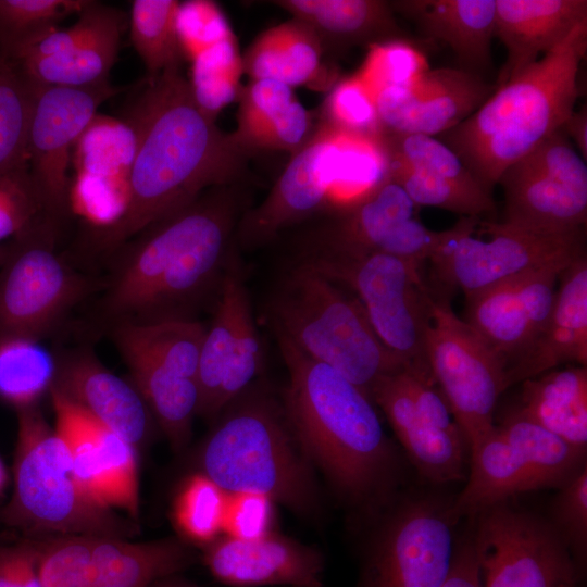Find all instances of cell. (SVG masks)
Listing matches in <instances>:
<instances>
[{
	"label": "cell",
	"instance_id": "1",
	"mask_svg": "<svg viewBox=\"0 0 587 587\" xmlns=\"http://www.w3.org/2000/svg\"><path fill=\"white\" fill-rule=\"evenodd\" d=\"M137 147L126 213L105 229L85 227L74 258L102 261L145 227L216 186L239 184L248 153L196 103L180 68L148 76L127 110Z\"/></svg>",
	"mask_w": 587,
	"mask_h": 587
},
{
	"label": "cell",
	"instance_id": "2",
	"mask_svg": "<svg viewBox=\"0 0 587 587\" xmlns=\"http://www.w3.org/2000/svg\"><path fill=\"white\" fill-rule=\"evenodd\" d=\"M242 209L239 184L212 187L114 249L102 260L95 323L107 332L193 319L195 308L218 289Z\"/></svg>",
	"mask_w": 587,
	"mask_h": 587
},
{
	"label": "cell",
	"instance_id": "3",
	"mask_svg": "<svg viewBox=\"0 0 587 587\" xmlns=\"http://www.w3.org/2000/svg\"><path fill=\"white\" fill-rule=\"evenodd\" d=\"M275 334L288 371L283 408L309 460L351 505L385 503L400 483L401 461L372 398Z\"/></svg>",
	"mask_w": 587,
	"mask_h": 587
},
{
	"label": "cell",
	"instance_id": "4",
	"mask_svg": "<svg viewBox=\"0 0 587 587\" xmlns=\"http://www.w3.org/2000/svg\"><path fill=\"white\" fill-rule=\"evenodd\" d=\"M587 22L491 96L466 120L438 136L489 191L511 164L560 129L578 98Z\"/></svg>",
	"mask_w": 587,
	"mask_h": 587
},
{
	"label": "cell",
	"instance_id": "5",
	"mask_svg": "<svg viewBox=\"0 0 587 587\" xmlns=\"http://www.w3.org/2000/svg\"><path fill=\"white\" fill-rule=\"evenodd\" d=\"M201 458L203 473L227 494L263 495L301 515L317 505L310 460L284 408L259 390L242 392L225 410Z\"/></svg>",
	"mask_w": 587,
	"mask_h": 587
},
{
	"label": "cell",
	"instance_id": "6",
	"mask_svg": "<svg viewBox=\"0 0 587 587\" xmlns=\"http://www.w3.org/2000/svg\"><path fill=\"white\" fill-rule=\"evenodd\" d=\"M271 314L275 333L369 396L380 378L407 367L376 336L359 300L302 262L279 286Z\"/></svg>",
	"mask_w": 587,
	"mask_h": 587
},
{
	"label": "cell",
	"instance_id": "7",
	"mask_svg": "<svg viewBox=\"0 0 587 587\" xmlns=\"http://www.w3.org/2000/svg\"><path fill=\"white\" fill-rule=\"evenodd\" d=\"M14 489L4 521L28 535H133L135 525L95 503L82 489L68 449L38 404L16 410Z\"/></svg>",
	"mask_w": 587,
	"mask_h": 587
},
{
	"label": "cell",
	"instance_id": "8",
	"mask_svg": "<svg viewBox=\"0 0 587 587\" xmlns=\"http://www.w3.org/2000/svg\"><path fill=\"white\" fill-rule=\"evenodd\" d=\"M63 226L43 212L4 243L0 341H40L55 334L73 310L98 291L99 277L58 250Z\"/></svg>",
	"mask_w": 587,
	"mask_h": 587
},
{
	"label": "cell",
	"instance_id": "9",
	"mask_svg": "<svg viewBox=\"0 0 587 587\" xmlns=\"http://www.w3.org/2000/svg\"><path fill=\"white\" fill-rule=\"evenodd\" d=\"M586 466V450L574 448L512 411L469 458L466 483L451 501L458 522L514 496L560 488Z\"/></svg>",
	"mask_w": 587,
	"mask_h": 587
},
{
	"label": "cell",
	"instance_id": "10",
	"mask_svg": "<svg viewBox=\"0 0 587 587\" xmlns=\"http://www.w3.org/2000/svg\"><path fill=\"white\" fill-rule=\"evenodd\" d=\"M302 263L352 292L376 336L407 367L429 371L425 338L432 290L423 267L384 252L307 257Z\"/></svg>",
	"mask_w": 587,
	"mask_h": 587
},
{
	"label": "cell",
	"instance_id": "11",
	"mask_svg": "<svg viewBox=\"0 0 587 587\" xmlns=\"http://www.w3.org/2000/svg\"><path fill=\"white\" fill-rule=\"evenodd\" d=\"M425 357L471 453L496 426V405L507 389L505 364L454 313L449 298L433 291Z\"/></svg>",
	"mask_w": 587,
	"mask_h": 587
},
{
	"label": "cell",
	"instance_id": "12",
	"mask_svg": "<svg viewBox=\"0 0 587 587\" xmlns=\"http://www.w3.org/2000/svg\"><path fill=\"white\" fill-rule=\"evenodd\" d=\"M452 228L429 262L441 286L459 289L465 298L530 268L585 252L583 232L541 235L474 216H461Z\"/></svg>",
	"mask_w": 587,
	"mask_h": 587
},
{
	"label": "cell",
	"instance_id": "13",
	"mask_svg": "<svg viewBox=\"0 0 587 587\" xmlns=\"http://www.w3.org/2000/svg\"><path fill=\"white\" fill-rule=\"evenodd\" d=\"M450 505L427 494L398 501L364 553L357 587H440L457 540Z\"/></svg>",
	"mask_w": 587,
	"mask_h": 587
},
{
	"label": "cell",
	"instance_id": "14",
	"mask_svg": "<svg viewBox=\"0 0 587 587\" xmlns=\"http://www.w3.org/2000/svg\"><path fill=\"white\" fill-rule=\"evenodd\" d=\"M471 521L482 587H578L580 570L549 520L508 500Z\"/></svg>",
	"mask_w": 587,
	"mask_h": 587
},
{
	"label": "cell",
	"instance_id": "15",
	"mask_svg": "<svg viewBox=\"0 0 587 587\" xmlns=\"http://www.w3.org/2000/svg\"><path fill=\"white\" fill-rule=\"evenodd\" d=\"M501 223L541 235L583 232L587 220V165L561 132L511 164L499 178Z\"/></svg>",
	"mask_w": 587,
	"mask_h": 587
},
{
	"label": "cell",
	"instance_id": "16",
	"mask_svg": "<svg viewBox=\"0 0 587 587\" xmlns=\"http://www.w3.org/2000/svg\"><path fill=\"white\" fill-rule=\"evenodd\" d=\"M33 88L27 166L45 212L64 225L72 215L68 167L74 146L98 108L115 96L118 88L110 83L84 88L35 85Z\"/></svg>",
	"mask_w": 587,
	"mask_h": 587
},
{
	"label": "cell",
	"instance_id": "17",
	"mask_svg": "<svg viewBox=\"0 0 587 587\" xmlns=\"http://www.w3.org/2000/svg\"><path fill=\"white\" fill-rule=\"evenodd\" d=\"M125 22L121 10L85 0L73 25L58 28L12 61L35 86L84 88L109 83Z\"/></svg>",
	"mask_w": 587,
	"mask_h": 587
},
{
	"label": "cell",
	"instance_id": "18",
	"mask_svg": "<svg viewBox=\"0 0 587 587\" xmlns=\"http://www.w3.org/2000/svg\"><path fill=\"white\" fill-rule=\"evenodd\" d=\"M342 133L317 121L309 141L292 157L266 198L245 212L237 237L247 247L272 240L284 228L325 209L337 176Z\"/></svg>",
	"mask_w": 587,
	"mask_h": 587
},
{
	"label": "cell",
	"instance_id": "19",
	"mask_svg": "<svg viewBox=\"0 0 587 587\" xmlns=\"http://www.w3.org/2000/svg\"><path fill=\"white\" fill-rule=\"evenodd\" d=\"M575 258L530 268L465 298L464 321L505 365L528 347L544 326L559 277Z\"/></svg>",
	"mask_w": 587,
	"mask_h": 587
},
{
	"label": "cell",
	"instance_id": "20",
	"mask_svg": "<svg viewBox=\"0 0 587 587\" xmlns=\"http://www.w3.org/2000/svg\"><path fill=\"white\" fill-rule=\"evenodd\" d=\"M495 91L483 76L460 67L427 70L413 84L374 98L383 132L440 136L473 114Z\"/></svg>",
	"mask_w": 587,
	"mask_h": 587
},
{
	"label": "cell",
	"instance_id": "21",
	"mask_svg": "<svg viewBox=\"0 0 587 587\" xmlns=\"http://www.w3.org/2000/svg\"><path fill=\"white\" fill-rule=\"evenodd\" d=\"M54 360L52 387L135 448L145 441L151 412L134 384L108 370L89 346L60 351Z\"/></svg>",
	"mask_w": 587,
	"mask_h": 587
},
{
	"label": "cell",
	"instance_id": "22",
	"mask_svg": "<svg viewBox=\"0 0 587 587\" xmlns=\"http://www.w3.org/2000/svg\"><path fill=\"white\" fill-rule=\"evenodd\" d=\"M204 563L214 578L232 587H323L321 553L271 532L254 539L213 540Z\"/></svg>",
	"mask_w": 587,
	"mask_h": 587
},
{
	"label": "cell",
	"instance_id": "23",
	"mask_svg": "<svg viewBox=\"0 0 587 587\" xmlns=\"http://www.w3.org/2000/svg\"><path fill=\"white\" fill-rule=\"evenodd\" d=\"M574 362L587 364V259L582 253L561 273L552 309L533 341L505 365L507 388Z\"/></svg>",
	"mask_w": 587,
	"mask_h": 587
},
{
	"label": "cell",
	"instance_id": "24",
	"mask_svg": "<svg viewBox=\"0 0 587 587\" xmlns=\"http://www.w3.org/2000/svg\"><path fill=\"white\" fill-rule=\"evenodd\" d=\"M401 371L380 378L372 387L370 397L383 411L407 458L424 479L433 484L465 479L470 458L465 438L436 428L419 414L402 382Z\"/></svg>",
	"mask_w": 587,
	"mask_h": 587
},
{
	"label": "cell",
	"instance_id": "25",
	"mask_svg": "<svg viewBox=\"0 0 587 587\" xmlns=\"http://www.w3.org/2000/svg\"><path fill=\"white\" fill-rule=\"evenodd\" d=\"M583 22L586 0H496L495 36L505 47L507 59L495 89L559 47Z\"/></svg>",
	"mask_w": 587,
	"mask_h": 587
},
{
	"label": "cell",
	"instance_id": "26",
	"mask_svg": "<svg viewBox=\"0 0 587 587\" xmlns=\"http://www.w3.org/2000/svg\"><path fill=\"white\" fill-rule=\"evenodd\" d=\"M416 207L388 176L336 213L308 240V257L347 258L377 252L386 237L414 216Z\"/></svg>",
	"mask_w": 587,
	"mask_h": 587
},
{
	"label": "cell",
	"instance_id": "27",
	"mask_svg": "<svg viewBox=\"0 0 587 587\" xmlns=\"http://www.w3.org/2000/svg\"><path fill=\"white\" fill-rule=\"evenodd\" d=\"M389 2L394 12L412 21L422 35L447 45L460 68L482 76L490 67L496 0Z\"/></svg>",
	"mask_w": 587,
	"mask_h": 587
},
{
	"label": "cell",
	"instance_id": "28",
	"mask_svg": "<svg viewBox=\"0 0 587 587\" xmlns=\"http://www.w3.org/2000/svg\"><path fill=\"white\" fill-rule=\"evenodd\" d=\"M325 48L303 22L291 18L262 32L242 55L250 79H272L291 88L329 90L339 79L323 62Z\"/></svg>",
	"mask_w": 587,
	"mask_h": 587
},
{
	"label": "cell",
	"instance_id": "29",
	"mask_svg": "<svg viewBox=\"0 0 587 587\" xmlns=\"http://www.w3.org/2000/svg\"><path fill=\"white\" fill-rule=\"evenodd\" d=\"M305 23L325 51L405 38L389 1L382 0H277L271 1Z\"/></svg>",
	"mask_w": 587,
	"mask_h": 587
},
{
	"label": "cell",
	"instance_id": "30",
	"mask_svg": "<svg viewBox=\"0 0 587 587\" xmlns=\"http://www.w3.org/2000/svg\"><path fill=\"white\" fill-rule=\"evenodd\" d=\"M519 414L570 446L587 448V369L551 370L522 382Z\"/></svg>",
	"mask_w": 587,
	"mask_h": 587
},
{
	"label": "cell",
	"instance_id": "31",
	"mask_svg": "<svg viewBox=\"0 0 587 587\" xmlns=\"http://www.w3.org/2000/svg\"><path fill=\"white\" fill-rule=\"evenodd\" d=\"M192 553L177 539L130 542L93 537L91 587H149L190 565Z\"/></svg>",
	"mask_w": 587,
	"mask_h": 587
},
{
	"label": "cell",
	"instance_id": "32",
	"mask_svg": "<svg viewBox=\"0 0 587 587\" xmlns=\"http://www.w3.org/2000/svg\"><path fill=\"white\" fill-rule=\"evenodd\" d=\"M149 411L175 449L189 440L198 415L200 394L197 380L185 377L153 359L129 348H117Z\"/></svg>",
	"mask_w": 587,
	"mask_h": 587
},
{
	"label": "cell",
	"instance_id": "33",
	"mask_svg": "<svg viewBox=\"0 0 587 587\" xmlns=\"http://www.w3.org/2000/svg\"><path fill=\"white\" fill-rule=\"evenodd\" d=\"M249 302L242 274L228 261L217 289L214 315L211 324L207 326L201 347L197 377L200 394L199 415H218L217 397L232 358L239 315Z\"/></svg>",
	"mask_w": 587,
	"mask_h": 587
},
{
	"label": "cell",
	"instance_id": "34",
	"mask_svg": "<svg viewBox=\"0 0 587 587\" xmlns=\"http://www.w3.org/2000/svg\"><path fill=\"white\" fill-rule=\"evenodd\" d=\"M207 326L196 319L120 324L107 330L116 348L136 350L172 371L197 380Z\"/></svg>",
	"mask_w": 587,
	"mask_h": 587
},
{
	"label": "cell",
	"instance_id": "35",
	"mask_svg": "<svg viewBox=\"0 0 587 587\" xmlns=\"http://www.w3.org/2000/svg\"><path fill=\"white\" fill-rule=\"evenodd\" d=\"M136 147L128 121L97 113L77 139L71 164L75 174L129 179Z\"/></svg>",
	"mask_w": 587,
	"mask_h": 587
},
{
	"label": "cell",
	"instance_id": "36",
	"mask_svg": "<svg viewBox=\"0 0 587 587\" xmlns=\"http://www.w3.org/2000/svg\"><path fill=\"white\" fill-rule=\"evenodd\" d=\"M50 398L55 416V432L66 445L75 476L88 498L110 509L109 490L101 453L89 415L51 386Z\"/></svg>",
	"mask_w": 587,
	"mask_h": 587
},
{
	"label": "cell",
	"instance_id": "37",
	"mask_svg": "<svg viewBox=\"0 0 587 587\" xmlns=\"http://www.w3.org/2000/svg\"><path fill=\"white\" fill-rule=\"evenodd\" d=\"M175 0H135L132 2L129 34L134 49L149 76L180 68L185 61L180 49Z\"/></svg>",
	"mask_w": 587,
	"mask_h": 587
},
{
	"label": "cell",
	"instance_id": "38",
	"mask_svg": "<svg viewBox=\"0 0 587 587\" xmlns=\"http://www.w3.org/2000/svg\"><path fill=\"white\" fill-rule=\"evenodd\" d=\"M54 374V357L39 341H0V398L16 410L37 405Z\"/></svg>",
	"mask_w": 587,
	"mask_h": 587
},
{
	"label": "cell",
	"instance_id": "39",
	"mask_svg": "<svg viewBox=\"0 0 587 587\" xmlns=\"http://www.w3.org/2000/svg\"><path fill=\"white\" fill-rule=\"evenodd\" d=\"M243 73L242 55L235 35L198 54L191 61L188 83L201 111L216 120L224 108L238 100Z\"/></svg>",
	"mask_w": 587,
	"mask_h": 587
},
{
	"label": "cell",
	"instance_id": "40",
	"mask_svg": "<svg viewBox=\"0 0 587 587\" xmlns=\"http://www.w3.org/2000/svg\"><path fill=\"white\" fill-rule=\"evenodd\" d=\"M387 176L404 190L416 208H437L474 217L492 213L496 209L492 192L483 186H463L389 160Z\"/></svg>",
	"mask_w": 587,
	"mask_h": 587
},
{
	"label": "cell",
	"instance_id": "41",
	"mask_svg": "<svg viewBox=\"0 0 587 587\" xmlns=\"http://www.w3.org/2000/svg\"><path fill=\"white\" fill-rule=\"evenodd\" d=\"M85 0H0V53L15 60L37 45Z\"/></svg>",
	"mask_w": 587,
	"mask_h": 587
},
{
	"label": "cell",
	"instance_id": "42",
	"mask_svg": "<svg viewBox=\"0 0 587 587\" xmlns=\"http://www.w3.org/2000/svg\"><path fill=\"white\" fill-rule=\"evenodd\" d=\"M33 85L0 53V174L27 166L26 139Z\"/></svg>",
	"mask_w": 587,
	"mask_h": 587
},
{
	"label": "cell",
	"instance_id": "43",
	"mask_svg": "<svg viewBox=\"0 0 587 587\" xmlns=\"http://www.w3.org/2000/svg\"><path fill=\"white\" fill-rule=\"evenodd\" d=\"M227 499L228 494L204 474L189 477L173 507L180 533L196 542H212L223 530Z\"/></svg>",
	"mask_w": 587,
	"mask_h": 587
},
{
	"label": "cell",
	"instance_id": "44",
	"mask_svg": "<svg viewBox=\"0 0 587 587\" xmlns=\"http://www.w3.org/2000/svg\"><path fill=\"white\" fill-rule=\"evenodd\" d=\"M320 123L344 134L378 138L383 133L375 98L357 73L338 79L320 109Z\"/></svg>",
	"mask_w": 587,
	"mask_h": 587
},
{
	"label": "cell",
	"instance_id": "45",
	"mask_svg": "<svg viewBox=\"0 0 587 587\" xmlns=\"http://www.w3.org/2000/svg\"><path fill=\"white\" fill-rule=\"evenodd\" d=\"M129 201V179L75 173L71 177L70 211L87 228L105 229L115 225L126 213Z\"/></svg>",
	"mask_w": 587,
	"mask_h": 587
},
{
	"label": "cell",
	"instance_id": "46",
	"mask_svg": "<svg viewBox=\"0 0 587 587\" xmlns=\"http://www.w3.org/2000/svg\"><path fill=\"white\" fill-rule=\"evenodd\" d=\"M427 70L425 54L407 38H397L370 45L355 73L375 96L386 88L409 86Z\"/></svg>",
	"mask_w": 587,
	"mask_h": 587
},
{
	"label": "cell",
	"instance_id": "47",
	"mask_svg": "<svg viewBox=\"0 0 587 587\" xmlns=\"http://www.w3.org/2000/svg\"><path fill=\"white\" fill-rule=\"evenodd\" d=\"M93 537L67 535L35 540L42 587H91Z\"/></svg>",
	"mask_w": 587,
	"mask_h": 587
},
{
	"label": "cell",
	"instance_id": "48",
	"mask_svg": "<svg viewBox=\"0 0 587 587\" xmlns=\"http://www.w3.org/2000/svg\"><path fill=\"white\" fill-rule=\"evenodd\" d=\"M298 99L240 135L230 134L234 142L247 153L254 150H280L295 153L315 132L317 121Z\"/></svg>",
	"mask_w": 587,
	"mask_h": 587
},
{
	"label": "cell",
	"instance_id": "49",
	"mask_svg": "<svg viewBox=\"0 0 587 587\" xmlns=\"http://www.w3.org/2000/svg\"><path fill=\"white\" fill-rule=\"evenodd\" d=\"M548 520L582 571L587 551V466L558 488Z\"/></svg>",
	"mask_w": 587,
	"mask_h": 587
},
{
	"label": "cell",
	"instance_id": "50",
	"mask_svg": "<svg viewBox=\"0 0 587 587\" xmlns=\"http://www.w3.org/2000/svg\"><path fill=\"white\" fill-rule=\"evenodd\" d=\"M176 29L184 60L190 62L235 35L220 5L209 0L179 2Z\"/></svg>",
	"mask_w": 587,
	"mask_h": 587
},
{
	"label": "cell",
	"instance_id": "51",
	"mask_svg": "<svg viewBox=\"0 0 587 587\" xmlns=\"http://www.w3.org/2000/svg\"><path fill=\"white\" fill-rule=\"evenodd\" d=\"M43 212L28 166L0 174V242L22 232Z\"/></svg>",
	"mask_w": 587,
	"mask_h": 587
},
{
	"label": "cell",
	"instance_id": "52",
	"mask_svg": "<svg viewBox=\"0 0 587 587\" xmlns=\"http://www.w3.org/2000/svg\"><path fill=\"white\" fill-rule=\"evenodd\" d=\"M297 99L294 88L272 79H251L238 97L237 126L242 134L279 112Z\"/></svg>",
	"mask_w": 587,
	"mask_h": 587
},
{
	"label": "cell",
	"instance_id": "53",
	"mask_svg": "<svg viewBox=\"0 0 587 587\" xmlns=\"http://www.w3.org/2000/svg\"><path fill=\"white\" fill-rule=\"evenodd\" d=\"M453 228L436 232L427 228L414 216L399 224L382 242L377 252H384L421 267L450 238Z\"/></svg>",
	"mask_w": 587,
	"mask_h": 587
},
{
	"label": "cell",
	"instance_id": "54",
	"mask_svg": "<svg viewBox=\"0 0 587 587\" xmlns=\"http://www.w3.org/2000/svg\"><path fill=\"white\" fill-rule=\"evenodd\" d=\"M272 502L254 492L228 494L223 532L237 539H254L268 534Z\"/></svg>",
	"mask_w": 587,
	"mask_h": 587
},
{
	"label": "cell",
	"instance_id": "55",
	"mask_svg": "<svg viewBox=\"0 0 587 587\" xmlns=\"http://www.w3.org/2000/svg\"><path fill=\"white\" fill-rule=\"evenodd\" d=\"M0 587H42L35 540L0 547Z\"/></svg>",
	"mask_w": 587,
	"mask_h": 587
},
{
	"label": "cell",
	"instance_id": "56",
	"mask_svg": "<svg viewBox=\"0 0 587 587\" xmlns=\"http://www.w3.org/2000/svg\"><path fill=\"white\" fill-rule=\"evenodd\" d=\"M440 587H482L471 530L457 538L451 567Z\"/></svg>",
	"mask_w": 587,
	"mask_h": 587
},
{
	"label": "cell",
	"instance_id": "57",
	"mask_svg": "<svg viewBox=\"0 0 587 587\" xmlns=\"http://www.w3.org/2000/svg\"><path fill=\"white\" fill-rule=\"evenodd\" d=\"M561 132L578 149L580 157L587 161V108L584 104L574 110L560 127Z\"/></svg>",
	"mask_w": 587,
	"mask_h": 587
},
{
	"label": "cell",
	"instance_id": "58",
	"mask_svg": "<svg viewBox=\"0 0 587 587\" xmlns=\"http://www.w3.org/2000/svg\"><path fill=\"white\" fill-rule=\"evenodd\" d=\"M149 587H196L187 582L174 578L173 576L160 579Z\"/></svg>",
	"mask_w": 587,
	"mask_h": 587
},
{
	"label": "cell",
	"instance_id": "59",
	"mask_svg": "<svg viewBox=\"0 0 587 587\" xmlns=\"http://www.w3.org/2000/svg\"><path fill=\"white\" fill-rule=\"evenodd\" d=\"M5 479H7V473H5L2 462L0 461V494L4 487Z\"/></svg>",
	"mask_w": 587,
	"mask_h": 587
},
{
	"label": "cell",
	"instance_id": "60",
	"mask_svg": "<svg viewBox=\"0 0 587 587\" xmlns=\"http://www.w3.org/2000/svg\"><path fill=\"white\" fill-rule=\"evenodd\" d=\"M4 257V243H0V264Z\"/></svg>",
	"mask_w": 587,
	"mask_h": 587
}]
</instances>
